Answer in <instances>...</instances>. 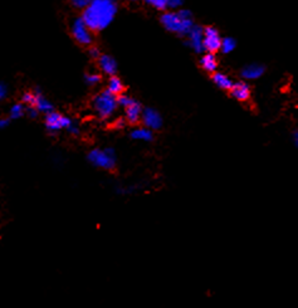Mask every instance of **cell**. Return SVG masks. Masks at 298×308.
Masks as SVG:
<instances>
[{
  "label": "cell",
  "instance_id": "6da1fadb",
  "mask_svg": "<svg viewBox=\"0 0 298 308\" xmlns=\"http://www.w3.org/2000/svg\"><path fill=\"white\" fill-rule=\"evenodd\" d=\"M117 14L116 2L91 0L82 13V19L92 32H101L109 28Z\"/></svg>",
  "mask_w": 298,
  "mask_h": 308
},
{
  "label": "cell",
  "instance_id": "7a4b0ae2",
  "mask_svg": "<svg viewBox=\"0 0 298 308\" xmlns=\"http://www.w3.org/2000/svg\"><path fill=\"white\" fill-rule=\"evenodd\" d=\"M160 22L168 32L178 34L180 37H186L189 30L195 24L194 19H192V13L187 9L165 12L161 15Z\"/></svg>",
  "mask_w": 298,
  "mask_h": 308
},
{
  "label": "cell",
  "instance_id": "3957f363",
  "mask_svg": "<svg viewBox=\"0 0 298 308\" xmlns=\"http://www.w3.org/2000/svg\"><path fill=\"white\" fill-rule=\"evenodd\" d=\"M92 107L97 116L102 120H107L112 117L116 112L117 107V96L110 93L109 91H102L97 93L92 99Z\"/></svg>",
  "mask_w": 298,
  "mask_h": 308
},
{
  "label": "cell",
  "instance_id": "277c9868",
  "mask_svg": "<svg viewBox=\"0 0 298 308\" xmlns=\"http://www.w3.org/2000/svg\"><path fill=\"white\" fill-rule=\"evenodd\" d=\"M87 160L94 168L102 169V170L112 171L116 169L117 156L116 151L112 147L106 148H93L87 155Z\"/></svg>",
  "mask_w": 298,
  "mask_h": 308
},
{
  "label": "cell",
  "instance_id": "5b68a950",
  "mask_svg": "<svg viewBox=\"0 0 298 308\" xmlns=\"http://www.w3.org/2000/svg\"><path fill=\"white\" fill-rule=\"evenodd\" d=\"M45 128H47L48 132L51 133H57L62 130H68L72 125H73L74 121L69 117L64 116V115L58 114V112L52 111L49 114L45 115Z\"/></svg>",
  "mask_w": 298,
  "mask_h": 308
},
{
  "label": "cell",
  "instance_id": "8992f818",
  "mask_svg": "<svg viewBox=\"0 0 298 308\" xmlns=\"http://www.w3.org/2000/svg\"><path fill=\"white\" fill-rule=\"evenodd\" d=\"M71 32L74 40H76L78 44L91 45L92 43H93V32L87 27V24L83 22L82 18H77V19L72 23Z\"/></svg>",
  "mask_w": 298,
  "mask_h": 308
},
{
  "label": "cell",
  "instance_id": "52a82bcc",
  "mask_svg": "<svg viewBox=\"0 0 298 308\" xmlns=\"http://www.w3.org/2000/svg\"><path fill=\"white\" fill-rule=\"evenodd\" d=\"M220 44H222V35H220L219 30L215 27H205L204 38H203V48H204V52H219Z\"/></svg>",
  "mask_w": 298,
  "mask_h": 308
},
{
  "label": "cell",
  "instance_id": "ba28073f",
  "mask_svg": "<svg viewBox=\"0 0 298 308\" xmlns=\"http://www.w3.org/2000/svg\"><path fill=\"white\" fill-rule=\"evenodd\" d=\"M141 121L143 126L150 128L151 131H158L163 127L164 120L160 112L153 107H146L142 109V115H141Z\"/></svg>",
  "mask_w": 298,
  "mask_h": 308
},
{
  "label": "cell",
  "instance_id": "9c48e42d",
  "mask_svg": "<svg viewBox=\"0 0 298 308\" xmlns=\"http://www.w3.org/2000/svg\"><path fill=\"white\" fill-rule=\"evenodd\" d=\"M187 37V45L194 50L195 53H203V38H204V28L202 25H192L191 29L186 34Z\"/></svg>",
  "mask_w": 298,
  "mask_h": 308
},
{
  "label": "cell",
  "instance_id": "30bf717a",
  "mask_svg": "<svg viewBox=\"0 0 298 308\" xmlns=\"http://www.w3.org/2000/svg\"><path fill=\"white\" fill-rule=\"evenodd\" d=\"M266 72V67L261 63H251L243 67L240 72L241 78L245 81H256V79L261 78Z\"/></svg>",
  "mask_w": 298,
  "mask_h": 308
},
{
  "label": "cell",
  "instance_id": "8fae6325",
  "mask_svg": "<svg viewBox=\"0 0 298 308\" xmlns=\"http://www.w3.org/2000/svg\"><path fill=\"white\" fill-rule=\"evenodd\" d=\"M229 91L233 98H235L239 102H245L251 98V87L246 82H234Z\"/></svg>",
  "mask_w": 298,
  "mask_h": 308
},
{
  "label": "cell",
  "instance_id": "7c38bea8",
  "mask_svg": "<svg viewBox=\"0 0 298 308\" xmlns=\"http://www.w3.org/2000/svg\"><path fill=\"white\" fill-rule=\"evenodd\" d=\"M33 107H34L39 114H44V115L55 111V107H53L52 102H51L48 98H45L39 89H37V91L34 92V102H33Z\"/></svg>",
  "mask_w": 298,
  "mask_h": 308
},
{
  "label": "cell",
  "instance_id": "4fadbf2b",
  "mask_svg": "<svg viewBox=\"0 0 298 308\" xmlns=\"http://www.w3.org/2000/svg\"><path fill=\"white\" fill-rule=\"evenodd\" d=\"M98 67L105 74L109 76H115L117 72V61L110 55H101L98 58Z\"/></svg>",
  "mask_w": 298,
  "mask_h": 308
},
{
  "label": "cell",
  "instance_id": "5bb4252c",
  "mask_svg": "<svg viewBox=\"0 0 298 308\" xmlns=\"http://www.w3.org/2000/svg\"><path fill=\"white\" fill-rule=\"evenodd\" d=\"M141 115H142V106L137 101H135L132 105L125 109V119L131 125H136L137 122H140Z\"/></svg>",
  "mask_w": 298,
  "mask_h": 308
},
{
  "label": "cell",
  "instance_id": "9a60e30c",
  "mask_svg": "<svg viewBox=\"0 0 298 308\" xmlns=\"http://www.w3.org/2000/svg\"><path fill=\"white\" fill-rule=\"evenodd\" d=\"M130 137L135 141H142V142H151L154 140V131L145 127H136L130 132Z\"/></svg>",
  "mask_w": 298,
  "mask_h": 308
},
{
  "label": "cell",
  "instance_id": "2e32d148",
  "mask_svg": "<svg viewBox=\"0 0 298 308\" xmlns=\"http://www.w3.org/2000/svg\"><path fill=\"white\" fill-rule=\"evenodd\" d=\"M200 66H202L203 71L208 72V73H214L218 69V61L215 53H204L203 57L200 58Z\"/></svg>",
  "mask_w": 298,
  "mask_h": 308
},
{
  "label": "cell",
  "instance_id": "e0dca14e",
  "mask_svg": "<svg viewBox=\"0 0 298 308\" xmlns=\"http://www.w3.org/2000/svg\"><path fill=\"white\" fill-rule=\"evenodd\" d=\"M212 81L215 86L219 87L220 89H224V91H229L234 83V81L229 76H227L225 73H220V72H214L212 74Z\"/></svg>",
  "mask_w": 298,
  "mask_h": 308
},
{
  "label": "cell",
  "instance_id": "ac0fdd59",
  "mask_svg": "<svg viewBox=\"0 0 298 308\" xmlns=\"http://www.w3.org/2000/svg\"><path fill=\"white\" fill-rule=\"evenodd\" d=\"M123 89H125V86H123L121 78H119L116 74L115 76H110L109 83H107V91L110 93L115 94V96H120V94L123 93Z\"/></svg>",
  "mask_w": 298,
  "mask_h": 308
},
{
  "label": "cell",
  "instance_id": "d6986e66",
  "mask_svg": "<svg viewBox=\"0 0 298 308\" xmlns=\"http://www.w3.org/2000/svg\"><path fill=\"white\" fill-rule=\"evenodd\" d=\"M237 48V40L232 37L222 38V44H220V50L224 55H229Z\"/></svg>",
  "mask_w": 298,
  "mask_h": 308
},
{
  "label": "cell",
  "instance_id": "ffe728a7",
  "mask_svg": "<svg viewBox=\"0 0 298 308\" xmlns=\"http://www.w3.org/2000/svg\"><path fill=\"white\" fill-rule=\"evenodd\" d=\"M24 114H25V107L23 104H15L10 107V111H9L10 119L18 120L20 119V117L24 116Z\"/></svg>",
  "mask_w": 298,
  "mask_h": 308
},
{
  "label": "cell",
  "instance_id": "44dd1931",
  "mask_svg": "<svg viewBox=\"0 0 298 308\" xmlns=\"http://www.w3.org/2000/svg\"><path fill=\"white\" fill-rule=\"evenodd\" d=\"M136 99L132 98L131 96H128V94H120V96H117V105H119L120 107H122V109H126V107H128L130 105H132L133 102H135Z\"/></svg>",
  "mask_w": 298,
  "mask_h": 308
},
{
  "label": "cell",
  "instance_id": "7402d4cb",
  "mask_svg": "<svg viewBox=\"0 0 298 308\" xmlns=\"http://www.w3.org/2000/svg\"><path fill=\"white\" fill-rule=\"evenodd\" d=\"M84 81L89 86H96V84H98L101 82V76L98 73H87L84 76Z\"/></svg>",
  "mask_w": 298,
  "mask_h": 308
},
{
  "label": "cell",
  "instance_id": "603a6c76",
  "mask_svg": "<svg viewBox=\"0 0 298 308\" xmlns=\"http://www.w3.org/2000/svg\"><path fill=\"white\" fill-rule=\"evenodd\" d=\"M148 4L154 7L158 10H166L168 5H166V0H147Z\"/></svg>",
  "mask_w": 298,
  "mask_h": 308
},
{
  "label": "cell",
  "instance_id": "cb8c5ba5",
  "mask_svg": "<svg viewBox=\"0 0 298 308\" xmlns=\"http://www.w3.org/2000/svg\"><path fill=\"white\" fill-rule=\"evenodd\" d=\"M23 104L27 105V106H33V102H34V92H25L22 97Z\"/></svg>",
  "mask_w": 298,
  "mask_h": 308
},
{
  "label": "cell",
  "instance_id": "d4e9b609",
  "mask_svg": "<svg viewBox=\"0 0 298 308\" xmlns=\"http://www.w3.org/2000/svg\"><path fill=\"white\" fill-rule=\"evenodd\" d=\"M184 4V0H166V5H168V9H180L181 5Z\"/></svg>",
  "mask_w": 298,
  "mask_h": 308
},
{
  "label": "cell",
  "instance_id": "484cf974",
  "mask_svg": "<svg viewBox=\"0 0 298 308\" xmlns=\"http://www.w3.org/2000/svg\"><path fill=\"white\" fill-rule=\"evenodd\" d=\"M89 2H91V0H71V4L73 5L74 8H77V9L83 10L84 8L89 4Z\"/></svg>",
  "mask_w": 298,
  "mask_h": 308
},
{
  "label": "cell",
  "instance_id": "4316f807",
  "mask_svg": "<svg viewBox=\"0 0 298 308\" xmlns=\"http://www.w3.org/2000/svg\"><path fill=\"white\" fill-rule=\"evenodd\" d=\"M25 114H28V116L32 117V119H35V117H38L39 112H38L33 106H28L27 109H25Z\"/></svg>",
  "mask_w": 298,
  "mask_h": 308
},
{
  "label": "cell",
  "instance_id": "83f0119b",
  "mask_svg": "<svg viewBox=\"0 0 298 308\" xmlns=\"http://www.w3.org/2000/svg\"><path fill=\"white\" fill-rule=\"evenodd\" d=\"M7 94H8V87L5 86L3 82H0V102L7 97Z\"/></svg>",
  "mask_w": 298,
  "mask_h": 308
},
{
  "label": "cell",
  "instance_id": "f1b7e54d",
  "mask_svg": "<svg viewBox=\"0 0 298 308\" xmlns=\"http://www.w3.org/2000/svg\"><path fill=\"white\" fill-rule=\"evenodd\" d=\"M89 56H91L93 60H97V58L101 56V53H100V49L97 47H91L89 48Z\"/></svg>",
  "mask_w": 298,
  "mask_h": 308
},
{
  "label": "cell",
  "instance_id": "f546056e",
  "mask_svg": "<svg viewBox=\"0 0 298 308\" xmlns=\"http://www.w3.org/2000/svg\"><path fill=\"white\" fill-rule=\"evenodd\" d=\"M9 126V119H0V130H4Z\"/></svg>",
  "mask_w": 298,
  "mask_h": 308
},
{
  "label": "cell",
  "instance_id": "4dcf8cb0",
  "mask_svg": "<svg viewBox=\"0 0 298 308\" xmlns=\"http://www.w3.org/2000/svg\"><path fill=\"white\" fill-rule=\"evenodd\" d=\"M125 123H126L125 119H119L116 122H115V126H116L117 128H122L123 126H125Z\"/></svg>",
  "mask_w": 298,
  "mask_h": 308
},
{
  "label": "cell",
  "instance_id": "1f68e13d",
  "mask_svg": "<svg viewBox=\"0 0 298 308\" xmlns=\"http://www.w3.org/2000/svg\"><path fill=\"white\" fill-rule=\"evenodd\" d=\"M292 140H293V145L297 147V145H298V133H297V131H296V132H293V135H292Z\"/></svg>",
  "mask_w": 298,
  "mask_h": 308
},
{
  "label": "cell",
  "instance_id": "d6a6232c",
  "mask_svg": "<svg viewBox=\"0 0 298 308\" xmlns=\"http://www.w3.org/2000/svg\"><path fill=\"white\" fill-rule=\"evenodd\" d=\"M130 2H132V3H137V2H146V3H147V0H130Z\"/></svg>",
  "mask_w": 298,
  "mask_h": 308
},
{
  "label": "cell",
  "instance_id": "836d02e7",
  "mask_svg": "<svg viewBox=\"0 0 298 308\" xmlns=\"http://www.w3.org/2000/svg\"><path fill=\"white\" fill-rule=\"evenodd\" d=\"M111 2H117V0H111Z\"/></svg>",
  "mask_w": 298,
  "mask_h": 308
}]
</instances>
